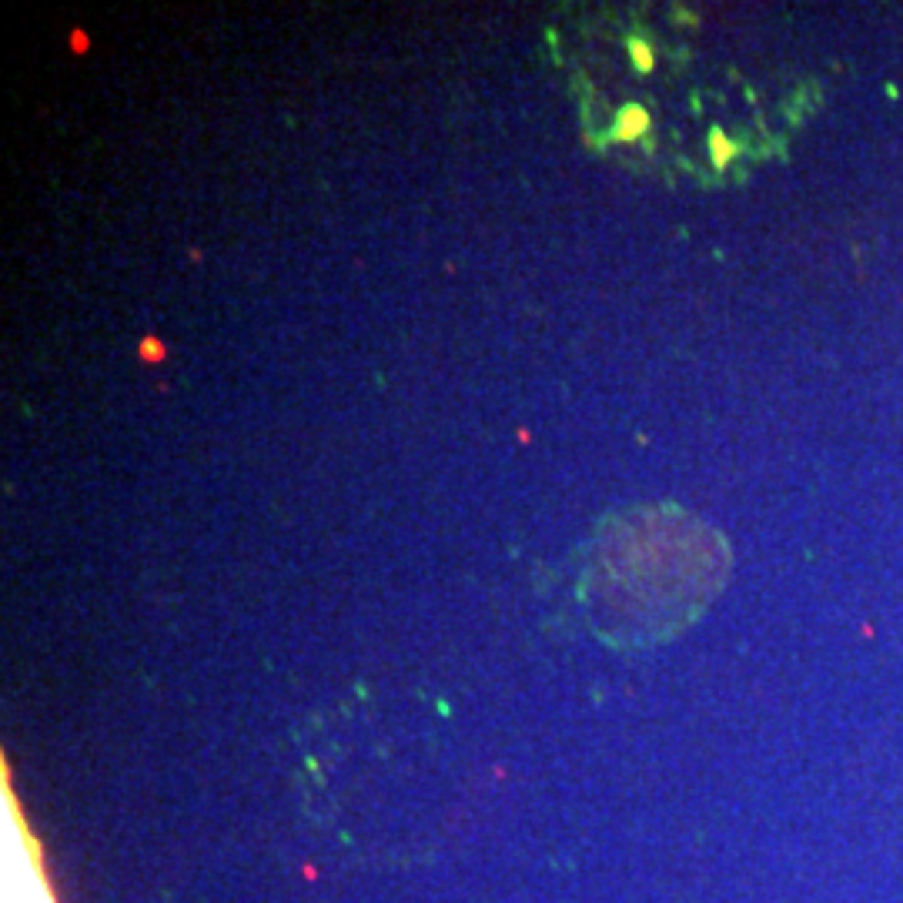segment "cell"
Listing matches in <instances>:
<instances>
[{
	"label": "cell",
	"mask_w": 903,
	"mask_h": 903,
	"mask_svg": "<svg viewBox=\"0 0 903 903\" xmlns=\"http://www.w3.org/2000/svg\"><path fill=\"white\" fill-rule=\"evenodd\" d=\"M649 128V111L646 107H639V104H629V107H623L619 111V117H616V138L619 140H636L642 131Z\"/></svg>",
	"instance_id": "obj_1"
},
{
	"label": "cell",
	"mask_w": 903,
	"mask_h": 903,
	"mask_svg": "<svg viewBox=\"0 0 903 903\" xmlns=\"http://www.w3.org/2000/svg\"><path fill=\"white\" fill-rule=\"evenodd\" d=\"M138 355H140V361H148V365H157V361H165V355H167V348L154 335H148V338H140V345H138Z\"/></svg>",
	"instance_id": "obj_2"
},
{
	"label": "cell",
	"mask_w": 903,
	"mask_h": 903,
	"mask_svg": "<svg viewBox=\"0 0 903 903\" xmlns=\"http://www.w3.org/2000/svg\"><path fill=\"white\" fill-rule=\"evenodd\" d=\"M74 51H88V37L80 30H74Z\"/></svg>",
	"instance_id": "obj_3"
}]
</instances>
